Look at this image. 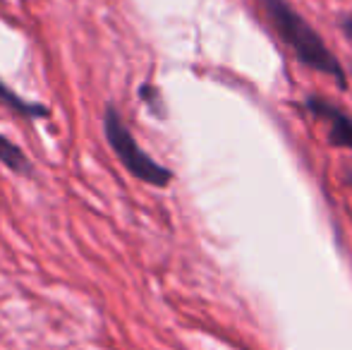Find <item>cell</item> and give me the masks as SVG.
Here are the masks:
<instances>
[{
    "mask_svg": "<svg viewBox=\"0 0 352 350\" xmlns=\"http://www.w3.org/2000/svg\"><path fill=\"white\" fill-rule=\"evenodd\" d=\"M140 98H142V103L148 108V113H151L153 118H158V120H163V118H166L163 96H161V91H158V87H153L151 82H144V85L140 87Z\"/></svg>",
    "mask_w": 352,
    "mask_h": 350,
    "instance_id": "6",
    "label": "cell"
},
{
    "mask_svg": "<svg viewBox=\"0 0 352 350\" xmlns=\"http://www.w3.org/2000/svg\"><path fill=\"white\" fill-rule=\"evenodd\" d=\"M305 108L314 118H319V120H324L329 125V144L352 151V118L343 108H338L336 103L326 101L321 96L305 98Z\"/></svg>",
    "mask_w": 352,
    "mask_h": 350,
    "instance_id": "3",
    "label": "cell"
},
{
    "mask_svg": "<svg viewBox=\"0 0 352 350\" xmlns=\"http://www.w3.org/2000/svg\"><path fill=\"white\" fill-rule=\"evenodd\" d=\"M0 103L14 111L19 118H27V120H43V118H51V108L41 101H29V98L19 96L17 91H12L3 80H0Z\"/></svg>",
    "mask_w": 352,
    "mask_h": 350,
    "instance_id": "4",
    "label": "cell"
},
{
    "mask_svg": "<svg viewBox=\"0 0 352 350\" xmlns=\"http://www.w3.org/2000/svg\"><path fill=\"white\" fill-rule=\"evenodd\" d=\"M0 164L5 166L8 171H12L14 175H22V177H34V166L29 161V156L19 149L14 142H10L5 135H0Z\"/></svg>",
    "mask_w": 352,
    "mask_h": 350,
    "instance_id": "5",
    "label": "cell"
},
{
    "mask_svg": "<svg viewBox=\"0 0 352 350\" xmlns=\"http://www.w3.org/2000/svg\"><path fill=\"white\" fill-rule=\"evenodd\" d=\"M340 29H343V34L352 41V14H348V17L340 19Z\"/></svg>",
    "mask_w": 352,
    "mask_h": 350,
    "instance_id": "7",
    "label": "cell"
},
{
    "mask_svg": "<svg viewBox=\"0 0 352 350\" xmlns=\"http://www.w3.org/2000/svg\"><path fill=\"white\" fill-rule=\"evenodd\" d=\"M103 137H106L108 146L113 149V154L120 159V164L130 171V175H135L137 180L146 182L151 187H168L173 180V171L161 166L158 161H153L151 156L140 146V142L135 140L132 130L125 125L120 111L113 103H106L103 108Z\"/></svg>",
    "mask_w": 352,
    "mask_h": 350,
    "instance_id": "2",
    "label": "cell"
},
{
    "mask_svg": "<svg viewBox=\"0 0 352 350\" xmlns=\"http://www.w3.org/2000/svg\"><path fill=\"white\" fill-rule=\"evenodd\" d=\"M259 5L269 24L274 27V32L295 53V58L302 65L311 67L321 75L333 77L340 89H348V75H345L340 61L331 53V48L319 36V32L287 0H259Z\"/></svg>",
    "mask_w": 352,
    "mask_h": 350,
    "instance_id": "1",
    "label": "cell"
},
{
    "mask_svg": "<svg viewBox=\"0 0 352 350\" xmlns=\"http://www.w3.org/2000/svg\"><path fill=\"white\" fill-rule=\"evenodd\" d=\"M350 182H352V175H350Z\"/></svg>",
    "mask_w": 352,
    "mask_h": 350,
    "instance_id": "8",
    "label": "cell"
}]
</instances>
